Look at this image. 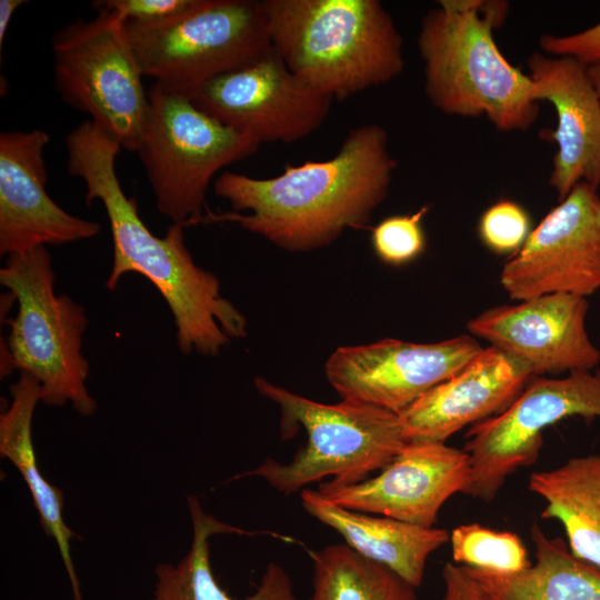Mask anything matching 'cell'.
Masks as SVG:
<instances>
[{"instance_id": "14", "label": "cell", "mask_w": 600, "mask_h": 600, "mask_svg": "<svg viewBox=\"0 0 600 600\" xmlns=\"http://www.w3.org/2000/svg\"><path fill=\"white\" fill-rule=\"evenodd\" d=\"M588 310L586 297L550 293L486 309L468 321L467 330L532 377L591 371L600 363V350L587 331Z\"/></svg>"}, {"instance_id": "16", "label": "cell", "mask_w": 600, "mask_h": 600, "mask_svg": "<svg viewBox=\"0 0 600 600\" xmlns=\"http://www.w3.org/2000/svg\"><path fill=\"white\" fill-rule=\"evenodd\" d=\"M49 134L40 129L0 134V254L9 256L96 237L100 224L63 210L46 190L43 152Z\"/></svg>"}, {"instance_id": "3", "label": "cell", "mask_w": 600, "mask_h": 600, "mask_svg": "<svg viewBox=\"0 0 600 600\" xmlns=\"http://www.w3.org/2000/svg\"><path fill=\"white\" fill-rule=\"evenodd\" d=\"M508 7L441 0L423 16L417 38L431 104L449 116H484L503 132L524 131L539 116L530 76L507 60L493 37Z\"/></svg>"}, {"instance_id": "13", "label": "cell", "mask_w": 600, "mask_h": 600, "mask_svg": "<svg viewBox=\"0 0 600 600\" xmlns=\"http://www.w3.org/2000/svg\"><path fill=\"white\" fill-rule=\"evenodd\" d=\"M482 348L471 334L433 343L384 339L338 348L324 372L342 399L399 413L459 372Z\"/></svg>"}, {"instance_id": "1", "label": "cell", "mask_w": 600, "mask_h": 600, "mask_svg": "<svg viewBox=\"0 0 600 600\" xmlns=\"http://www.w3.org/2000/svg\"><path fill=\"white\" fill-rule=\"evenodd\" d=\"M397 166L387 130L359 126L328 160L287 164L268 179L221 173L213 190L232 210L210 211L201 223H237L291 252L327 247L346 229L368 226L388 197Z\"/></svg>"}, {"instance_id": "25", "label": "cell", "mask_w": 600, "mask_h": 600, "mask_svg": "<svg viewBox=\"0 0 600 600\" xmlns=\"http://www.w3.org/2000/svg\"><path fill=\"white\" fill-rule=\"evenodd\" d=\"M449 541L453 561L467 568L510 574L532 564L522 540L509 531L467 523L456 527Z\"/></svg>"}, {"instance_id": "31", "label": "cell", "mask_w": 600, "mask_h": 600, "mask_svg": "<svg viewBox=\"0 0 600 600\" xmlns=\"http://www.w3.org/2000/svg\"><path fill=\"white\" fill-rule=\"evenodd\" d=\"M27 3L24 0H0V48L6 38L11 19L19 7Z\"/></svg>"}, {"instance_id": "19", "label": "cell", "mask_w": 600, "mask_h": 600, "mask_svg": "<svg viewBox=\"0 0 600 600\" xmlns=\"http://www.w3.org/2000/svg\"><path fill=\"white\" fill-rule=\"evenodd\" d=\"M300 498L303 509L340 533L351 549L389 568L416 588L423 581L429 556L450 539L442 528L346 509L318 490L304 488Z\"/></svg>"}, {"instance_id": "20", "label": "cell", "mask_w": 600, "mask_h": 600, "mask_svg": "<svg viewBox=\"0 0 600 600\" xmlns=\"http://www.w3.org/2000/svg\"><path fill=\"white\" fill-rule=\"evenodd\" d=\"M12 401L0 416V456L8 459L20 472L38 511L46 534L53 538L63 561L72 590L73 600H83L80 583L71 557V539L77 534L63 519L62 491L52 486L41 473L33 440L32 418L41 389L38 381L21 372L10 386Z\"/></svg>"}, {"instance_id": "6", "label": "cell", "mask_w": 600, "mask_h": 600, "mask_svg": "<svg viewBox=\"0 0 600 600\" xmlns=\"http://www.w3.org/2000/svg\"><path fill=\"white\" fill-rule=\"evenodd\" d=\"M52 259L44 246L7 256L0 283L18 301V313L7 322L10 333L1 344V377L13 370L33 377L41 402L70 403L91 416L97 402L87 389L89 363L82 354L88 326L86 309L67 294L54 293Z\"/></svg>"}, {"instance_id": "7", "label": "cell", "mask_w": 600, "mask_h": 600, "mask_svg": "<svg viewBox=\"0 0 600 600\" xmlns=\"http://www.w3.org/2000/svg\"><path fill=\"white\" fill-rule=\"evenodd\" d=\"M124 31L143 77L189 99L272 49L263 0H200L168 20L124 22Z\"/></svg>"}, {"instance_id": "15", "label": "cell", "mask_w": 600, "mask_h": 600, "mask_svg": "<svg viewBox=\"0 0 600 600\" xmlns=\"http://www.w3.org/2000/svg\"><path fill=\"white\" fill-rule=\"evenodd\" d=\"M469 469L463 449L444 442H408L378 476L350 484L328 480L318 491L349 510L431 528L443 503L463 491Z\"/></svg>"}, {"instance_id": "12", "label": "cell", "mask_w": 600, "mask_h": 600, "mask_svg": "<svg viewBox=\"0 0 600 600\" xmlns=\"http://www.w3.org/2000/svg\"><path fill=\"white\" fill-rule=\"evenodd\" d=\"M500 283L519 301L550 294L588 297L600 289V196L580 182L531 230L502 267Z\"/></svg>"}, {"instance_id": "23", "label": "cell", "mask_w": 600, "mask_h": 600, "mask_svg": "<svg viewBox=\"0 0 600 600\" xmlns=\"http://www.w3.org/2000/svg\"><path fill=\"white\" fill-rule=\"evenodd\" d=\"M529 490L546 502L541 518L562 524L572 554L600 569V453L532 472Z\"/></svg>"}, {"instance_id": "24", "label": "cell", "mask_w": 600, "mask_h": 600, "mask_svg": "<svg viewBox=\"0 0 600 600\" xmlns=\"http://www.w3.org/2000/svg\"><path fill=\"white\" fill-rule=\"evenodd\" d=\"M312 593L307 600H419L416 587L348 544L309 551Z\"/></svg>"}, {"instance_id": "17", "label": "cell", "mask_w": 600, "mask_h": 600, "mask_svg": "<svg viewBox=\"0 0 600 600\" xmlns=\"http://www.w3.org/2000/svg\"><path fill=\"white\" fill-rule=\"evenodd\" d=\"M533 96L556 110L548 131L557 144L549 183L563 200L580 182L600 187V97L589 69L571 57L533 52L528 58Z\"/></svg>"}, {"instance_id": "18", "label": "cell", "mask_w": 600, "mask_h": 600, "mask_svg": "<svg viewBox=\"0 0 600 600\" xmlns=\"http://www.w3.org/2000/svg\"><path fill=\"white\" fill-rule=\"evenodd\" d=\"M534 378L493 347L399 412L407 442H444L462 428L503 411Z\"/></svg>"}, {"instance_id": "11", "label": "cell", "mask_w": 600, "mask_h": 600, "mask_svg": "<svg viewBox=\"0 0 600 600\" xmlns=\"http://www.w3.org/2000/svg\"><path fill=\"white\" fill-rule=\"evenodd\" d=\"M190 100L221 123L260 143H291L322 126L333 99L300 81L272 48L207 82Z\"/></svg>"}, {"instance_id": "10", "label": "cell", "mask_w": 600, "mask_h": 600, "mask_svg": "<svg viewBox=\"0 0 600 600\" xmlns=\"http://www.w3.org/2000/svg\"><path fill=\"white\" fill-rule=\"evenodd\" d=\"M570 417L600 418V373L532 378L503 411L468 430L463 450L470 469L462 493L493 500L508 477L537 461L543 431Z\"/></svg>"}, {"instance_id": "2", "label": "cell", "mask_w": 600, "mask_h": 600, "mask_svg": "<svg viewBox=\"0 0 600 600\" xmlns=\"http://www.w3.org/2000/svg\"><path fill=\"white\" fill-rule=\"evenodd\" d=\"M64 143L67 170L84 182L87 204L99 200L108 216L113 259L107 288L114 290L126 273L147 278L172 313L183 354L218 356L231 338L246 337V317L221 296L217 276L194 262L184 227L172 223L158 237L141 220L116 172L120 144L90 120L74 127Z\"/></svg>"}, {"instance_id": "32", "label": "cell", "mask_w": 600, "mask_h": 600, "mask_svg": "<svg viewBox=\"0 0 600 600\" xmlns=\"http://www.w3.org/2000/svg\"><path fill=\"white\" fill-rule=\"evenodd\" d=\"M590 77L600 97V64L588 67Z\"/></svg>"}, {"instance_id": "8", "label": "cell", "mask_w": 600, "mask_h": 600, "mask_svg": "<svg viewBox=\"0 0 600 600\" xmlns=\"http://www.w3.org/2000/svg\"><path fill=\"white\" fill-rule=\"evenodd\" d=\"M136 152L160 213L184 228L210 211L206 193L218 171L254 154L260 142L153 83Z\"/></svg>"}, {"instance_id": "22", "label": "cell", "mask_w": 600, "mask_h": 600, "mask_svg": "<svg viewBox=\"0 0 600 600\" xmlns=\"http://www.w3.org/2000/svg\"><path fill=\"white\" fill-rule=\"evenodd\" d=\"M534 562L518 573L467 568L484 600H600V569L574 557L567 542L530 529Z\"/></svg>"}, {"instance_id": "21", "label": "cell", "mask_w": 600, "mask_h": 600, "mask_svg": "<svg viewBox=\"0 0 600 600\" xmlns=\"http://www.w3.org/2000/svg\"><path fill=\"white\" fill-rule=\"evenodd\" d=\"M192 540L188 552L176 564L160 563L154 569L151 600H240L231 597L213 574L209 540L217 533L247 534L237 527L207 513L196 496L188 497ZM243 600H297L292 581L277 563H269L256 591Z\"/></svg>"}, {"instance_id": "4", "label": "cell", "mask_w": 600, "mask_h": 600, "mask_svg": "<svg viewBox=\"0 0 600 600\" xmlns=\"http://www.w3.org/2000/svg\"><path fill=\"white\" fill-rule=\"evenodd\" d=\"M270 41L312 90L343 100L404 68L402 38L378 0H263Z\"/></svg>"}, {"instance_id": "26", "label": "cell", "mask_w": 600, "mask_h": 600, "mask_svg": "<svg viewBox=\"0 0 600 600\" xmlns=\"http://www.w3.org/2000/svg\"><path fill=\"white\" fill-rule=\"evenodd\" d=\"M428 210L423 206L410 214L390 216L371 229L372 248L382 262L400 267L414 261L424 252L427 239L422 219Z\"/></svg>"}, {"instance_id": "30", "label": "cell", "mask_w": 600, "mask_h": 600, "mask_svg": "<svg viewBox=\"0 0 600 600\" xmlns=\"http://www.w3.org/2000/svg\"><path fill=\"white\" fill-rule=\"evenodd\" d=\"M442 579L443 600H484L478 582L466 567L446 563L442 569Z\"/></svg>"}, {"instance_id": "5", "label": "cell", "mask_w": 600, "mask_h": 600, "mask_svg": "<svg viewBox=\"0 0 600 600\" xmlns=\"http://www.w3.org/2000/svg\"><path fill=\"white\" fill-rule=\"evenodd\" d=\"M258 392L281 413V437L304 429L307 443L286 463L266 459L233 478L260 477L277 491L290 494L330 477L337 484L367 479L384 468L408 443L396 412L354 400L327 404L256 378Z\"/></svg>"}, {"instance_id": "28", "label": "cell", "mask_w": 600, "mask_h": 600, "mask_svg": "<svg viewBox=\"0 0 600 600\" xmlns=\"http://www.w3.org/2000/svg\"><path fill=\"white\" fill-rule=\"evenodd\" d=\"M199 3L200 0H97L92 8L122 22L153 23L183 14Z\"/></svg>"}, {"instance_id": "9", "label": "cell", "mask_w": 600, "mask_h": 600, "mask_svg": "<svg viewBox=\"0 0 600 600\" xmlns=\"http://www.w3.org/2000/svg\"><path fill=\"white\" fill-rule=\"evenodd\" d=\"M54 84L63 101L129 151L137 150L149 112L142 72L124 22L106 12L76 20L51 39Z\"/></svg>"}, {"instance_id": "29", "label": "cell", "mask_w": 600, "mask_h": 600, "mask_svg": "<svg viewBox=\"0 0 600 600\" xmlns=\"http://www.w3.org/2000/svg\"><path fill=\"white\" fill-rule=\"evenodd\" d=\"M539 44L549 56L571 57L587 67L600 64V21L566 36L543 34Z\"/></svg>"}, {"instance_id": "27", "label": "cell", "mask_w": 600, "mask_h": 600, "mask_svg": "<svg viewBox=\"0 0 600 600\" xmlns=\"http://www.w3.org/2000/svg\"><path fill=\"white\" fill-rule=\"evenodd\" d=\"M531 232L528 211L518 202L501 199L481 214L478 234L481 242L498 254L516 253Z\"/></svg>"}]
</instances>
